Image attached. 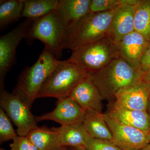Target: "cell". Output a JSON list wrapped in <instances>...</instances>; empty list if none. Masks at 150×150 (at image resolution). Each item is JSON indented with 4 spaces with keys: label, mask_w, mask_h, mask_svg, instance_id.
<instances>
[{
    "label": "cell",
    "mask_w": 150,
    "mask_h": 150,
    "mask_svg": "<svg viewBox=\"0 0 150 150\" xmlns=\"http://www.w3.org/2000/svg\"><path fill=\"white\" fill-rule=\"evenodd\" d=\"M88 74L103 100L110 102L115 101L119 91L143 80L145 73L118 58L101 69Z\"/></svg>",
    "instance_id": "cell-1"
},
{
    "label": "cell",
    "mask_w": 150,
    "mask_h": 150,
    "mask_svg": "<svg viewBox=\"0 0 150 150\" xmlns=\"http://www.w3.org/2000/svg\"><path fill=\"white\" fill-rule=\"evenodd\" d=\"M119 8L105 12L89 13L67 27L65 49L72 51L106 37L113 16Z\"/></svg>",
    "instance_id": "cell-2"
},
{
    "label": "cell",
    "mask_w": 150,
    "mask_h": 150,
    "mask_svg": "<svg viewBox=\"0 0 150 150\" xmlns=\"http://www.w3.org/2000/svg\"><path fill=\"white\" fill-rule=\"evenodd\" d=\"M59 61L48 49L44 48L35 64L28 67L20 75L13 93L31 109L43 83Z\"/></svg>",
    "instance_id": "cell-3"
},
{
    "label": "cell",
    "mask_w": 150,
    "mask_h": 150,
    "mask_svg": "<svg viewBox=\"0 0 150 150\" xmlns=\"http://www.w3.org/2000/svg\"><path fill=\"white\" fill-rule=\"evenodd\" d=\"M87 74L70 58L59 61L43 83L37 98L53 97L59 99L69 96Z\"/></svg>",
    "instance_id": "cell-4"
},
{
    "label": "cell",
    "mask_w": 150,
    "mask_h": 150,
    "mask_svg": "<svg viewBox=\"0 0 150 150\" xmlns=\"http://www.w3.org/2000/svg\"><path fill=\"white\" fill-rule=\"evenodd\" d=\"M67 28L56 10L33 21L25 38L40 40L56 59H60L65 49Z\"/></svg>",
    "instance_id": "cell-5"
},
{
    "label": "cell",
    "mask_w": 150,
    "mask_h": 150,
    "mask_svg": "<svg viewBox=\"0 0 150 150\" xmlns=\"http://www.w3.org/2000/svg\"><path fill=\"white\" fill-rule=\"evenodd\" d=\"M72 51L70 59L87 74L97 71L120 58L117 46L107 37Z\"/></svg>",
    "instance_id": "cell-6"
},
{
    "label": "cell",
    "mask_w": 150,
    "mask_h": 150,
    "mask_svg": "<svg viewBox=\"0 0 150 150\" xmlns=\"http://www.w3.org/2000/svg\"><path fill=\"white\" fill-rule=\"evenodd\" d=\"M0 105L5 112L17 127L19 136H27L33 129L38 127L35 116L30 109L14 93H10L4 89L1 90Z\"/></svg>",
    "instance_id": "cell-7"
},
{
    "label": "cell",
    "mask_w": 150,
    "mask_h": 150,
    "mask_svg": "<svg viewBox=\"0 0 150 150\" xmlns=\"http://www.w3.org/2000/svg\"><path fill=\"white\" fill-rule=\"evenodd\" d=\"M33 21L26 19L10 31L0 37V88L4 89L5 78L11 68L16 56L17 48L25 38Z\"/></svg>",
    "instance_id": "cell-8"
},
{
    "label": "cell",
    "mask_w": 150,
    "mask_h": 150,
    "mask_svg": "<svg viewBox=\"0 0 150 150\" xmlns=\"http://www.w3.org/2000/svg\"><path fill=\"white\" fill-rule=\"evenodd\" d=\"M104 114L112 134V142L117 146L123 150H139L150 144L146 133L120 123Z\"/></svg>",
    "instance_id": "cell-9"
},
{
    "label": "cell",
    "mask_w": 150,
    "mask_h": 150,
    "mask_svg": "<svg viewBox=\"0 0 150 150\" xmlns=\"http://www.w3.org/2000/svg\"><path fill=\"white\" fill-rule=\"evenodd\" d=\"M56 107L53 111L39 116H35L38 122L51 120L61 126H70L83 123L85 110L69 96L58 99Z\"/></svg>",
    "instance_id": "cell-10"
},
{
    "label": "cell",
    "mask_w": 150,
    "mask_h": 150,
    "mask_svg": "<svg viewBox=\"0 0 150 150\" xmlns=\"http://www.w3.org/2000/svg\"><path fill=\"white\" fill-rule=\"evenodd\" d=\"M150 98V86L144 79L119 91L114 101L128 109L148 111Z\"/></svg>",
    "instance_id": "cell-11"
},
{
    "label": "cell",
    "mask_w": 150,
    "mask_h": 150,
    "mask_svg": "<svg viewBox=\"0 0 150 150\" xmlns=\"http://www.w3.org/2000/svg\"><path fill=\"white\" fill-rule=\"evenodd\" d=\"M150 42L136 31L123 38L116 45L119 57L136 69H140V63Z\"/></svg>",
    "instance_id": "cell-12"
},
{
    "label": "cell",
    "mask_w": 150,
    "mask_h": 150,
    "mask_svg": "<svg viewBox=\"0 0 150 150\" xmlns=\"http://www.w3.org/2000/svg\"><path fill=\"white\" fill-rule=\"evenodd\" d=\"M69 96L86 112H102L103 99L88 74L74 88Z\"/></svg>",
    "instance_id": "cell-13"
},
{
    "label": "cell",
    "mask_w": 150,
    "mask_h": 150,
    "mask_svg": "<svg viewBox=\"0 0 150 150\" xmlns=\"http://www.w3.org/2000/svg\"><path fill=\"white\" fill-rule=\"evenodd\" d=\"M105 113L120 123L139 129L146 134L150 129V116L148 111L125 108L114 101L108 103Z\"/></svg>",
    "instance_id": "cell-14"
},
{
    "label": "cell",
    "mask_w": 150,
    "mask_h": 150,
    "mask_svg": "<svg viewBox=\"0 0 150 150\" xmlns=\"http://www.w3.org/2000/svg\"><path fill=\"white\" fill-rule=\"evenodd\" d=\"M136 4L122 6L113 16L106 37L115 45L126 35L135 31L134 10Z\"/></svg>",
    "instance_id": "cell-15"
},
{
    "label": "cell",
    "mask_w": 150,
    "mask_h": 150,
    "mask_svg": "<svg viewBox=\"0 0 150 150\" xmlns=\"http://www.w3.org/2000/svg\"><path fill=\"white\" fill-rule=\"evenodd\" d=\"M91 0H59L57 12L66 27L90 13Z\"/></svg>",
    "instance_id": "cell-16"
},
{
    "label": "cell",
    "mask_w": 150,
    "mask_h": 150,
    "mask_svg": "<svg viewBox=\"0 0 150 150\" xmlns=\"http://www.w3.org/2000/svg\"><path fill=\"white\" fill-rule=\"evenodd\" d=\"M54 128L59 134L63 146L78 147L86 149L90 136L83 123Z\"/></svg>",
    "instance_id": "cell-17"
},
{
    "label": "cell",
    "mask_w": 150,
    "mask_h": 150,
    "mask_svg": "<svg viewBox=\"0 0 150 150\" xmlns=\"http://www.w3.org/2000/svg\"><path fill=\"white\" fill-rule=\"evenodd\" d=\"M27 137L38 150H59L63 146L57 131L53 128L38 127Z\"/></svg>",
    "instance_id": "cell-18"
},
{
    "label": "cell",
    "mask_w": 150,
    "mask_h": 150,
    "mask_svg": "<svg viewBox=\"0 0 150 150\" xmlns=\"http://www.w3.org/2000/svg\"><path fill=\"white\" fill-rule=\"evenodd\" d=\"M83 123L91 138L112 142V134L105 119L104 113L96 111H86Z\"/></svg>",
    "instance_id": "cell-19"
},
{
    "label": "cell",
    "mask_w": 150,
    "mask_h": 150,
    "mask_svg": "<svg viewBox=\"0 0 150 150\" xmlns=\"http://www.w3.org/2000/svg\"><path fill=\"white\" fill-rule=\"evenodd\" d=\"M22 17L34 21L56 10L59 0H23Z\"/></svg>",
    "instance_id": "cell-20"
},
{
    "label": "cell",
    "mask_w": 150,
    "mask_h": 150,
    "mask_svg": "<svg viewBox=\"0 0 150 150\" xmlns=\"http://www.w3.org/2000/svg\"><path fill=\"white\" fill-rule=\"evenodd\" d=\"M134 30L150 42V0H139L134 6Z\"/></svg>",
    "instance_id": "cell-21"
},
{
    "label": "cell",
    "mask_w": 150,
    "mask_h": 150,
    "mask_svg": "<svg viewBox=\"0 0 150 150\" xmlns=\"http://www.w3.org/2000/svg\"><path fill=\"white\" fill-rule=\"evenodd\" d=\"M23 0L0 1V28L2 29L22 17Z\"/></svg>",
    "instance_id": "cell-22"
},
{
    "label": "cell",
    "mask_w": 150,
    "mask_h": 150,
    "mask_svg": "<svg viewBox=\"0 0 150 150\" xmlns=\"http://www.w3.org/2000/svg\"><path fill=\"white\" fill-rule=\"evenodd\" d=\"M139 0H91L90 13H97L114 10L128 4H136Z\"/></svg>",
    "instance_id": "cell-23"
},
{
    "label": "cell",
    "mask_w": 150,
    "mask_h": 150,
    "mask_svg": "<svg viewBox=\"0 0 150 150\" xmlns=\"http://www.w3.org/2000/svg\"><path fill=\"white\" fill-rule=\"evenodd\" d=\"M18 135L15 131L11 120L2 108H0V143L13 140Z\"/></svg>",
    "instance_id": "cell-24"
},
{
    "label": "cell",
    "mask_w": 150,
    "mask_h": 150,
    "mask_svg": "<svg viewBox=\"0 0 150 150\" xmlns=\"http://www.w3.org/2000/svg\"><path fill=\"white\" fill-rule=\"evenodd\" d=\"M87 150H123L111 141L97 139L90 137L88 142Z\"/></svg>",
    "instance_id": "cell-25"
},
{
    "label": "cell",
    "mask_w": 150,
    "mask_h": 150,
    "mask_svg": "<svg viewBox=\"0 0 150 150\" xmlns=\"http://www.w3.org/2000/svg\"><path fill=\"white\" fill-rule=\"evenodd\" d=\"M11 150H38L27 136H19L10 144Z\"/></svg>",
    "instance_id": "cell-26"
},
{
    "label": "cell",
    "mask_w": 150,
    "mask_h": 150,
    "mask_svg": "<svg viewBox=\"0 0 150 150\" xmlns=\"http://www.w3.org/2000/svg\"><path fill=\"white\" fill-rule=\"evenodd\" d=\"M150 69V43L145 52L140 63V69L143 72L146 73Z\"/></svg>",
    "instance_id": "cell-27"
},
{
    "label": "cell",
    "mask_w": 150,
    "mask_h": 150,
    "mask_svg": "<svg viewBox=\"0 0 150 150\" xmlns=\"http://www.w3.org/2000/svg\"><path fill=\"white\" fill-rule=\"evenodd\" d=\"M144 80L149 83L150 86V69L145 73Z\"/></svg>",
    "instance_id": "cell-28"
},
{
    "label": "cell",
    "mask_w": 150,
    "mask_h": 150,
    "mask_svg": "<svg viewBox=\"0 0 150 150\" xmlns=\"http://www.w3.org/2000/svg\"><path fill=\"white\" fill-rule=\"evenodd\" d=\"M67 150H87L83 147H67Z\"/></svg>",
    "instance_id": "cell-29"
},
{
    "label": "cell",
    "mask_w": 150,
    "mask_h": 150,
    "mask_svg": "<svg viewBox=\"0 0 150 150\" xmlns=\"http://www.w3.org/2000/svg\"><path fill=\"white\" fill-rule=\"evenodd\" d=\"M139 150H150V143L146 146L144 147Z\"/></svg>",
    "instance_id": "cell-30"
},
{
    "label": "cell",
    "mask_w": 150,
    "mask_h": 150,
    "mask_svg": "<svg viewBox=\"0 0 150 150\" xmlns=\"http://www.w3.org/2000/svg\"><path fill=\"white\" fill-rule=\"evenodd\" d=\"M147 135L148 139H149V142L150 143V129L149 131H148L147 133Z\"/></svg>",
    "instance_id": "cell-31"
},
{
    "label": "cell",
    "mask_w": 150,
    "mask_h": 150,
    "mask_svg": "<svg viewBox=\"0 0 150 150\" xmlns=\"http://www.w3.org/2000/svg\"><path fill=\"white\" fill-rule=\"evenodd\" d=\"M148 113H149V115L150 116V98L149 102V107H148Z\"/></svg>",
    "instance_id": "cell-32"
},
{
    "label": "cell",
    "mask_w": 150,
    "mask_h": 150,
    "mask_svg": "<svg viewBox=\"0 0 150 150\" xmlns=\"http://www.w3.org/2000/svg\"><path fill=\"white\" fill-rule=\"evenodd\" d=\"M67 150V146H64L62 148V149H61L59 150Z\"/></svg>",
    "instance_id": "cell-33"
},
{
    "label": "cell",
    "mask_w": 150,
    "mask_h": 150,
    "mask_svg": "<svg viewBox=\"0 0 150 150\" xmlns=\"http://www.w3.org/2000/svg\"><path fill=\"white\" fill-rule=\"evenodd\" d=\"M0 150H5L4 149H2V148H1V149H0Z\"/></svg>",
    "instance_id": "cell-34"
}]
</instances>
